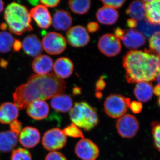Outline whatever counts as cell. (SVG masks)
<instances>
[{"label":"cell","mask_w":160,"mask_h":160,"mask_svg":"<svg viewBox=\"0 0 160 160\" xmlns=\"http://www.w3.org/2000/svg\"><path fill=\"white\" fill-rule=\"evenodd\" d=\"M66 88L65 81L54 73L33 74L27 82L16 89L13 101L18 109H24L35 100L44 101L62 94Z\"/></svg>","instance_id":"1"},{"label":"cell","mask_w":160,"mask_h":160,"mask_svg":"<svg viewBox=\"0 0 160 160\" xmlns=\"http://www.w3.org/2000/svg\"><path fill=\"white\" fill-rule=\"evenodd\" d=\"M129 83L155 81L160 73V56L150 50H130L123 58Z\"/></svg>","instance_id":"2"},{"label":"cell","mask_w":160,"mask_h":160,"mask_svg":"<svg viewBox=\"0 0 160 160\" xmlns=\"http://www.w3.org/2000/svg\"><path fill=\"white\" fill-rule=\"evenodd\" d=\"M4 18L12 33L21 35L26 31L33 30L31 17L26 6L15 2L6 7Z\"/></svg>","instance_id":"3"},{"label":"cell","mask_w":160,"mask_h":160,"mask_svg":"<svg viewBox=\"0 0 160 160\" xmlns=\"http://www.w3.org/2000/svg\"><path fill=\"white\" fill-rule=\"evenodd\" d=\"M69 117L73 124L86 131L93 129L99 122L97 110L86 102L75 103Z\"/></svg>","instance_id":"4"},{"label":"cell","mask_w":160,"mask_h":160,"mask_svg":"<svg viewBox=\"0 0 160 160\" xmlns=\"http://www.w3.org/2000/svg\"><path fill=\"white\" fill-rule=\"evenodd\" d=\"M130 104V99L121 94H112L106 98L104 104V110L107 115L117 118L124 115Z\"/></svg>","instance_id":"5"},{"label":"cell","mask_w":160,"mask_h":160,"mask_svg":"<svg viewBox=\"0 0 160 160\" xmlns=\"http://www.w3.org/2000/svg\"><path fill=\"white\" fill-rule=\"evenodd\" d=\"M118 134L125 138H131L138 133L139 123L134 116L125 114L118 119L116 125Z\"/></svg>","instance_id":"6"},{"label":"cell","mask_w":160,"mask_h":160,"mask_svg":"<svg viewBox=\"0 0 160 160\" xmlns=\"http://www.w3.org/2000/svg\"><path fill=\"white\" fill-rule=\"evenodd\" d=\"M67 138L62 130L52 128L46 132L43 136L42 144L46 150L53 151L62 149L66 145Z\"/></svg>","instance_id":"7"},{"label":"cell","mask_w":160,"mask_h":160,"mask_svg":"<svg viewBox=\"0 0 160 160\" xmlns=\"http://www.w3.org/2000/svg\"><path fill=\"white\" fill-rule=\"evenodd\" d=\"M65 37L60 33L50 32L45 36L42 40L43 49L50 55H58L65 51L67 46Z\"/></svg>","instance_id":"8"},{"label":"cell","mask_w":160,"mask_h":160,"mask_svg":"<svg viewBox=\"0 0 160 160\" xmlns=\"http://www.w3.org/2000/svg\"><path fill=\"white\" fill-rule=\"evenodd\" d=\"M98 47L101 52L108 57L115 56L120 53L122 45L118 38L114 35L107 33L100 38Z\"/></svg>","instance_id":"9"},{"label":"cell","mask_w":160,"mask_h":160,"mask_svg":"<svg viewBox=\"0 0 160 160\" xmlns=\"http://www.w3.org/2000/svg\"><path fill=\"white\" fill-rule=\"evenodd\" d=\"M75 153L82 160H95L99 155L97 145L89 139L80 140L76 145Z\"/></svg>","instance_id":"10"},{"label":"cell","mask_w":160,"mask_h":160,"mask_svg":"<svg viewBox=\"0 0 160 160\" xmlns=\"http://www.w3.org/2000/svg\"><path fill=\"white\" fill-rule=\"evenodd\" d=\"M66 38L69 45L76 48L86 46L90 39L86 28L81 26L70 28L66 33Z\"/></svg>","instance_id":"11"},{"label":"cell","mask_w":160,"mask_h":160,"mask_svg":"<svg viewBox=\"0 0 160 160\" xmlns=\"http://www.w3.org/2000/svg\"><path fill=\"white\" fill-rule=\"evenodd\" d=\"M29 14L41 29H48L51 26L52 22L51 15L46 6L38 5L31 9Z\"/></svg>","instance_id":"12"},{"label":"cell","mask_w":160,"mask_h":160,"mask_svg":"<svg viewBox=\"0 0 160 160\" xmlns=\"http://www.w3.org/2000/svg\"><path fill=\"white\" fill-rule=\"evenodd\" d=\"M41 134L37 128L26 126L19 134V142L22 146L27 148H32L40 142Z\"/></svg>","instance_id":"13"},{"label":"cell","mask_w":160,"mask_h":160,"mask_svg":"<svg viewBox=\"0 0 160 160\" xmlns=\"http://www.w3.org/2000/svg\"><path fill=\"white\" fill-rule=\"evenodd\" d=\"M49 107L48 103L44 100L33 101L27 106V114L30 117L36 120L46 118L49 113Z\"/></svg>","instance_id":"14"},{"label":"cell","mask_w":160,"mask_h":160,"mask_svg":"<svg viewBox=\"0 0 160 160\" xmlns=\"http://www.w3.org/2000/svg\"><path fill=\"white\" fill-rule=\"evenodd\" d=\"M122 40L126 48L135 49L144 46L146 39L142 32L135 29H130L126 32Z\"/></svg>","instance_id":"15"},{"label":"cell","mask_w":160,"mask_h":160,"mask_svg":"<svg viewBox=\"0 0 160 160\" xmlns=\"http://www.w3.org/2000/svg\"><path fill=\"white\" fill-rule=\"evenodd\" d=\"M22 47L26 54L34 57L40 55L43 50L42 44L35 34L26 37L23 41Z\"/></svg>","instance_id":"16"},{"label":"cell","mask_w":160,"mask_h":160,"mask_svg":"<svg viewBox=\"0 0 160 160\" xmlns=\"http://www.w3.org/2000/svg\"><path fill=\"white\" fill-rule=\"evenodd\" d=\"M52 59L46 55H41L35 58L32 63V68L35 73L40 75L49 74L53 68Z\"/></svg>","instance_id":"17"},{"label":"cell","mask_w":160,"mask_h":160,"mask_svg":"<svg viewBox=\"0 0 160 160\" xmlns=\"http://www.w3.org/2000/svg\"><path fill=\"white\" fill-rule=\"evenodd\" d=\"M146 7V17L151 25L160 26V0L143 1Z\"/></svg>","instance_id":"18"},{"label":"cell","mask_w":160,"mask_h":160,"mask_svg":"<svg viewBox=\"0 0 160 160\" xmlns=\"http://www.w3.org/2000/svg\"><path fill=\"white\" fill-rule=\"evenodd\" d=\"M74 65L68 58L62 57L58 59L54 63L53 69L56 75L61 78H66L73 72Z\"/></svg>","instance_id":"19"},{"label":"cell","mask_w":160,"mask_h":160,"mask_svg":"<svg viewBox=\"0 0 160 160\" xmlns=\"http://www.w3.org/2000/svg\"><path fill=\"white\" fill-rule=\"evenodd\" d=\"M18 116L19 109L14 104L6 102L0 105V122L2 124H10Z\"/></svg>","instance_id":"20"},{"label":"cell","mask_w":160,"mask_h":160,"mask_svg":"<svg viewBox=\"0 0 160 160\" xmlns=\"http://www.w3.org/2000/svg\"><path fill=\"white\" fill-rule=\"evenodd\" d=\"M119 13L116 9L108 6L100 8L96 12V18L101 24L112 25L118 19Z\"/></svg>","instance_id":"21"},{"label":"cell","mask_w":160,"mask_h":160,"mask_svg":"<svg viewBox=\"0 0 160 160\" xmlns=\"http://www.w3.org/2000/svg\"><path fill=\"white\" fill-rule=\"evenodd\" d=\"M72 23L71 15L66 10H58L53 16L52 24L56 30L66 31L70 28Z\"/></svg>","instance_id":"22"},{"label":"cell","mask_w":160,"mask_h":160,"mask_svg":"<svg viewBox=\"0 0 160 160\" xmlns=\"http://www.w3.org/2000/svg\"><path fill=\"white\" fill-rule=\"evenodd\" d=\"M50 105L52 109L59 112H67L72 109L73 102L69 95L60 94L52 98Z\"/></svg>","instance_id":"23"},{"label":"cell","mask_w":160,"mask_h":160,"mask_svg":"<svg viewBox=\"0 0 160 160\" xmlns=\"http://www.w3.org/2000/svg\"><path fill=\"white\" fill-rule=\"evenodd\" d=\"M135 97L141 102H148L153 95V86L150 82H140L136 85L134 89Z\"/></svg>","instance_id":"24"},{"label":"cell","mask_w":160,"mask_h":160,"mask_svg":"<svg viewBox=\"0 0 160 160\" xmlns=\"http://www.w3.org/2000/svg\"><path fill=\"white\" fill-rule=\"evenodd\" d=\"M18 143V136L11 131L0 132V151L10 152L14 149Z\"/></svg>","instance_id":"25"},{"label":"cell","mask_w":160,"mask_h":160,"mask_svg":"<svg viewBox=\"0 0 160 160\" xmlns=\"http://www.w3.org/2000/svg\"><path fill=\"white\" fill-rule=\"evenodd\" d=\"M126 14L132 19L141 21L146 17V11L145 3L143 1H136L129 4L126 11Z\"/></svg>","instance_id":"26"},{"label":"cell","mask_w":160,"mask_h":160,"mask_svg":"<svg viewBox=\"0 0 160 160\" xmlns=\"http://www.w3.org/2000/svg\"><path fill=\"white\" fill-rule=\"evenodd\" d=\"M69 8L75 14L83 15L88 12L91 7L89 0H70L68 2Z\"/></svg>","instance_id":"27"},{"label":"cell","mask_w":160,"mask_h":160,"mask_svg":"<svg viewBox=\"0 0 160 160\" xmlns=\"http://www.w3.org/2000/svg\"><path fill=\"white\" fill-rule=\"evenodd\" d=\"M14 41V38L9 32H0V52L6 53L10 51Z\"/></svg>","instance_id":"28"},{"label":"cell","mask_w":160,"mask_h":160,"mask_svg":"<svg viewBox=\"0 0 160 160\" xmlns=\"http://www.w3.org/2000/svg\"><path fill=\"white\" fill-rule=\"evenodd\" d=\"M66 136L73 138H83L84 137L82 132L73 123L66 126L62 130Z\"/></svg>","instance_id":"29"},{"label":"cell","mask_w":160,"mask_h":160,"mask_svg":"<svg viewBox=\"0 0 160 160\" xmlns=\"http://www.w3.org/2000/svg\"><path fill=\"white\" fill-rule=\"evenodd\" d=\"M32 156L29 150L18 148L12 151L11 160H32Z\"/></svg>","instance_id":"30"},{"label":"cell","mask_w":160,"mask_h":160,"mask_svg":"<svg viewBox=\"0 0 160 160\" xmlns=\"http://www.w3.org/2000/svg\"><path fill=\"white\" fill-rule=\"evenodd\" d=\"M149 45L151 51L160 55V32H157L152 36Z\"/></svg>","instance_id":"31"},{"label":"cell","mask_w":160,"mask_h":160,"mask_svg":"<svg viewBox=\"0 0 160 160\" xmlns=\"http://www.w3.org/2000/svg\"><path fill=\"white\" fill-rule=\"evenodd\" d=\"M154 145L158 150L160 151V122H153L151 124Z\"/></svg>","instance_id":"32"},{"label":"cell","mask_w":160,"mask_h":160,"mask_svg":"<svg viewBox=\"0 0 160 160\" xmlns=\"http://www.w3.org/2000/svg\"><path fill=\"white\" fill-rule=\"evenodd\" d=\"M126 0H102L105 6L113 9H120L126 2Z\"/></svg>","instance_id":"33"},{"label":"cell","mask_w":160,"mask_h":160,"mask_svg":"<svg viewBox=\"0 0 160 160\" xmlns=\"http://www.w3.org/2000/svg\"><path fill=\"white\" fill-rule=\"evenodd\" d=\"M45 160H67L66 157L57 151H52L46 155Z\"/></svg>","instance_id":"34"},{"label":"cell","mask_w":160,"mask_h":160,"mask_svg":"<svg viewBox=\"0 0 160 160\" xmlns=\"http://www.w3.org/2000/svg\"><path fill=\"white\" fill-rule=\"evenodd\" d=\"M22 123L17 119L15 120L10 123V131L18 136L22 131Z\"/></svg>","instance_id":"35"},{"label":"cell","mask_w":160,"mask_h":160,"mask_svg":"<svg viewBox=\"0 0 160 160\" xmlns=\"http://www.w3.org/2000/svg\"><path fill=\"white\" fill-rule=\"evenodd\" d=\"M129 107L132 111L135 114H138L142 112L143 109V105L142 102L137 101H133L130 103Z\"/></svg>","instance_id":"36"},{"label":"cell","mask_w":160,"mask_h":160,"mask_svg":"<svg viewBox=\"0 0 160 160\" xmlns=\"http://www.w3.org/2000/svg\"><path fill=\"white\" fill-rule=\"evenodd\" d=\"M59 0H42L40 1V2L46 7H53L58 6L60 3Z\"/></svg>","instance_id":"37"},{"label":"cell","mask_w":160,"mask_h":160,"mask_svg":"<svg viewBox=\"0 0 160 160\" xmlns=\"http://www.w3.org/2000/svg\"><path fill=\"white\" fill-rule=\"evenodd\" d=\"M106 86V83L104 80V77H101L96 83L95 89L96 92H100L104 90Z\"/></svg>","instance_id":"38"},{"label":"cell","mask_w":160,"mask_h":160,"mask_svg":"<svg viewBox=\"0 0 160 160\" xmlns=\"http://www.w3.org/2000/svg\"><path fill=\"white\" fill-rule=\"evenodd\" d=\"M87 28L88 31L90 33H95L99 31L100 26L99 24L96 22H92L88 23Z\"/></svg>","instance_id":"39"},{"label":"cell","mask_w":160,"mask_h":160,"mask_svg":"<svg viewBox=\"0 0 160 160\" xmlns=\"http://www.w3.org/2000/svg\"><path fill=\"white\" fill-rule=\"evenodd\" d=\"M126 33V31L124 29L120 28H117L114 30V35L118 38L119 39L122 40Z\"/></svg>","instance_id":"40"},{"label":"cell","mask_w":160,"mask_h":160,"mask_svg":"<svg viewBox=\"0 0 160 160\" xmlns=\"http://www.w3.org/2000/svg\"><path fill=\"white\" fill-rule=\"evenodd\" d=\"M127 26L130 29H133L137 27L138 23L136 20L133 19H128L126 21Z\"/></svg>","instance_id":"41"},{"label":"cell","mask_w":160,"mask_h":160,"mask_svg":"<svg viewBox=\"0 0 160 160\" xmlns=\"http://www.w3.org/2000/svg\"><path fill=\"white\" fill-rule=\"evenodd\" d=\"M13 49L15 51H19L22 48V45L20 41L19 40H15L14 43H13Z\"/></svg>","instance_id":"42"},{"label":"cell","mask_w":160,"mask_h":160,"mask_svg":"<svg viewBox=\"0 0 160 160\" xmlns=\"http://www.w3.org/2000/svg\"><path fill=\"white\" fill-rule=\"evenodd\" d=\"M153 93L157 96L160 97V86L158 85L155 86L153 89Z\"/></svg>","instance_id":"43"},{"label":"cell","mask_w":160,"mask_h":160,"mask_svg":"<svg viewBox=\"0 0 160 160\" xmlns=\"http://www.w3.org/2000/svg\"><path fill=\"white\" fill-rule=\"evenodd\" d=\"M72 93H73V95H80L82 93V89L80 87H75L73 88L72 89Z\"/></svg>","instance_id":"44"},{"label":"cell","mask_w":160,"mask_h":160,"mask_svg":"<svg viewBox=\"0 0 160 160\" xmlns=\"http://www.w3.org/2000/svg\"><path fill=\"white\" fill-rule=\"evenodd\" d=\"M7 65H8V62L6 61V60L2 59L1 60V62H0V66L1 67H3V68H6L7 67Z\"/></svg>","instance_id":"45"},{"label":"cell","mask_w":160,"mask_h":160,"mask_svg":"<svg viewBox=\"0 0 160 160\" xmlns=\"http://www.w3.org/2000/svg\"><path fill=\"white\" fill-rule=\"evenodd\" d=\"M4 5H5L4 2L2 0H0V13L3 11L4 9Z\"/></svg>","instance_id":"46"},{"label":"cell","mask_w":160,"mask_h":160,"mask_svg":"<svg viewBox=\"0 0 160 160\" xmlns=\"http://www.w3.org/2000/svg\"><path fill=\"white\" fill-rule=\"evenodd\" d=\"M95 96L97 98L99 99H101L102 98V97L103 94H102L101 92H96L95 93Z\"/></svg>","instance_id":"47"},{"label":"cell","mask_w":160,"mask_h":160,"mask_svg":"<svg viewBox=\"0 0 160 160\" xmlns=\"http://www.w3.org/2000/svg\"><path fill=\"white\" fill-rule=\"evenodd\" d=\"M7 27V25H6V24H5V23H3V24H1V26H0V28H1V29H2V30L6 29Z\"/></svg>","instance_id":"48"},{"label":"cell","mask_w":160,"mask_h":160,"mask_svg":"<svg viewBox=\"0 0 160 160\" xmlns=\"http://www.w3.org/2000/svg\"><path fill=\"white\" fill-rule=\"evenodd\" d=\"M29 2L30 4L32 5H36L37 4H38V1H29Z\"/></svg>","instance_id":"49"},{"label":"cell","mask_w":160,"mask_h":160,"mask_svg":"<svg viewBox=\"0 0 160 160\" xmlns=\"http://www.w3.org/2000/svg\"><path fill=\"white\" fill-rule=\"evenodd\" d=\"M156 79L157 80V81L158 84V85H159L160 86V73L158 75L157 77L156 78Z\"/></svg>","instance_id":"50"},{"label":"cell","mask_w":160,"mask_h":160,"mask_svg":"<svg viewBox=\"0 0 160 160\" xmlns=\"http://www.w3.org/2000/svg\"><path fill=\"white\" fill-rule=\"evenodd\" d=\"M158 102L159 105L160 106V97L159 98L158 101Z\"/></svg>","instance_id":"51"},{"label":"cell","mask_w":160,"mask_h":160,"mask_svg":"<svg viewBox=\"0 0 160 160\" xmlns=\"http://www.w3.org/2000/svg\"><path fill=\"white\" fill-rule=\"evenodd\" d=\"M159 56H160V55H159Z\"/></svg>","instance_id":"52"}]
</instances>
